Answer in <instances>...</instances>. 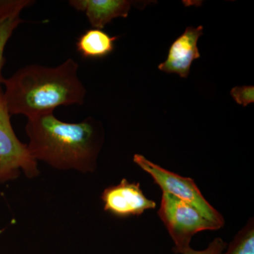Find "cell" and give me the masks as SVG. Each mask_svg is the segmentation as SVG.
I'll use <instances>...</instances> for the list:
<instances>
[{"label": "cell", "mask_w": 254, "mask_h": 254, "mask_svg": "<svg viewBox=\"0 0 254 254\" xmlns=\"http://www.w3.org/2000/svg\"><path fill=\"white\" fill-rule=\"evenodd\" d=\"M28 148L33 158L60 170L91 173L104 143L101 123L89 117L78 123H67L48 113L28 118Z\"/></svg>", "instance_id": "1"}, {"label": "cell", "mask_w": 254, "mask_h": 254, "mask_svg": "<svg viewBox=\"0 0 254 254\" xmlns=\"http://www.w3.org/2000/svg\"><path fill=\"white\" fill-rule=\"evenodd\" d=\"M78 64L68 58L55 67L30 64L5 78L4 96L10 115L27 118L53 113L60 106L83 104L86 89Z\"/></svg>", "instance_id": "2"}, {"label": "cell", "mask_w": 254, "mask_h": 254, "mask_svg": "<svg viewBox=\"0 0 254 254\" xmlns=\"http://www.w3.org/2000/svg\"><path fill=\"white\" fill-rule=\"evenodd\" d=\"M158 214L175 243L173 252L177 254L190 247L192 237L198 232L222 228L191 205L165 192H163Z\"/></svg>", "instance_id": "3"}, {"label": "cell", "mask_w": 254, "mask_h": 254, "mask_svg": "<svg viewBox=\"0 0 254 254\" xmlns=\"http://www.w3.org/2000/svg\"><path fill=\"white\" fill-rule=\"evenodd\" d=\"M23 173L28 179L40 175L38 162L27 144L18 140L11 123L4 90L0 85V185L16 180Z\"/></svg>", "instance_id": "4"}, {"label": "cell", "mask_w": 254, "mask_h": 254, "mask_svg": "<svg viewBox=\"0 0 254 254\" xmlns=\"http://www.w3.org/2000/svg\"><path fill=\"white\" fill-rule=\"evenodd\" d=\"M133 161L152 177L163 192L191 205L209 220L221 227L224 226L223 216L205 199L193 179L182 177L162 168L142 155H133Z\"/></svg>", "instance_id": "5"}, {"label": "cell", "mask_w": 254, "mask_h": 254, "mask_svg": "<svg viewBox=\"0 0 254 254\" xmlns=\"http://www.w3.org/2000/svg\"><path fill=\"white\" fill-rule=\"evenodd\" d=\"M105 211L118 218L139 216L156 207L153 200L147 198L139 183L124 178L118 185L107 187L101 194Z\"/></svg>", "instance_id": "6"}, {"label": "cell", "mask_w": 254, "mask_h": 254, "mask_svg": "<svg viewBox=\"0 0 254 254\" xmlns=\"http://www.w3.org/2000/svg\"><path fill=\"white\" fill-rule=\"evenodd\" d=\"M203 34V27L188 26L182 35L172 43L167 59L158 65L161 71L177 73L181 78H187L194 60L200 57L198 41Z\"/></svg>", "instance_id": "7"}, {"label": "cell", "mask_w": 254, "mask_h": 254, "mask_svg": "<svg viewBox=\"0 0 254 254\" xmlns=\"http://www.w3.org/2000/svg\"><path fill=\"white\" fill-rule=\"evenodd\" d=\"M73 9L83 11L93 28L103 30L115 18H127L133 1L128 0H70Z\"/></svg>", "instance_id": "8"}, {"label": "cell", "mask_w": 254, "mask_h": 254, "mask_svg": "<svg viewBox=\"0 0 254 254\" xmlns=\"http://www.w3.org/2000/svg\"><path fill=\"white\" fill-rule=\"evenodd\" d=\"M34 2L31 0H0V85L5 80L2 76L5 48L15 30L23 22L21 12Z\"/></svg>", "instance_id": "9"}, {"label": "cell", "mask_w": 254, "mask_h": 254, "mask_svg": "<svg viewBox=\"0 0 254 254\" xmlns=\"http://www.w3.org/2000/svg\"><path fill=\"white\" fill-rule=\"evenodd\" d=\"M118 38L119 36H110L103 30L91 28L78 37L76 50L86 59H102L113 53Z\"/></svg>", "instance_id": "10"}, {"label": "cell", "mask_w": 254, "mask_h": 254, "mask_svg": "<svg viewBox=\"0 0 254 254\" xmlns=\"http://www.w3.org/2000/svg\"><path fill=\"white\" fill-rule=\"evenodd\" d=\"M221 254H254V220L250 218Z\"/></svg>", "instance_id": "11"}, {"label": "cell", "mask_w": 254, "mask_h": 254, "mask_svg": "<svg viewBox=\"0 0 254 254\" xmlns=\"http://www.w3.org/2000/svg\"><path fill=\"white\" fill-rule=\"evenodd\" d=\"M230 95L237 104L243 107L248 106L251 103H254V86L234 87L230 91Z\"/></svg>", "instance_id": "12"}, {"label": "cell", "mask_w": 254, "mask_h": 254, "mask_svg": "<svg viewBox=\"0 0 254 254\" xmlns=\"http://www.w3.org/2000/svg\"><path fill=\"white\" fill-rule=\"evenodd\" d=\"M227 244L220 237L214 239L206 249L203 250H195L191 247L182 252L181 254H221L226 249Z\"/></svg>", "instance_id": "13"}]
</instances>
